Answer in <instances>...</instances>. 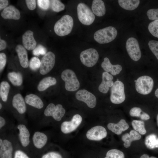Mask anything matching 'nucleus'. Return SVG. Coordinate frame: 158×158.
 <instances>
[{
  "label": "nucleus",
  "instance_id": "nucleus-3",
  "mask_svg": "<svg viewBox=\"0 0 158 158\" xmlns=\"http://www.w3.org/2000/svg\"><path fill=\"white\" fill-rule=\"evenodd\" d=\"M77 12L79 20L83 25H90L95 20V16L92 11L84 3H81L78 4Z\"/></svg>",
  "mask_w": 158,
  "mask_h": 158
},
{
  "label": "nucleus",
  "instance_id": "nucleus-29",
  "mask_svg": "<svg viewBox=\"0 0 158 158\" xmlns=\"http://www.w3.org/2000/svg\"><path fill=\"white\" fill-rule=\"evenodd\" d=\"M145 143L146 147L149 149L158 148V138L154 134H150L146 137Z\"/></svg>",
  "mask_w": 158,
  "mask_h": 158
},
{
  "label": "nucleus",
  "instance_id": "nucleus-25",
  "mask_svg": "<svg viewBox=\"0 0 158 158\" xmlns=\"http://www.w3.org/2000/svg\"><path fill=\"white\" fill-rule=\"evenodd\" d=\"M25 99L26 104L35 108L41 109L44 106L42 100L35 95L30 94L28 95L25 97Z\"/></svg>",
  "mask_w": 158,
  "mask_h": 158
},
{
  "label": "nucleus",
  "instance_id": "nucleus-53",
  "mask_svg": "<svg viewBox=\"0 0 158 158\" xmlns=\"http://www.w3.org/2000/svg\"><path fill=\"white\" fill-rule=\"evenodd\" d=\"M157 125L158 126V114H157Z\"/></svg>",
  "mask_w": 158,
  "mask_h": 158
},
{
  "label": "nucleus",
  "instance_id": "nucleus-6",
  "mask_svg": "<svg viewBox=\"0 0 158 158\" xmlns=\"http://www.w3.org/2000/svg\"><path fill=\"white\" fill-rule=\"evenodd\" d=\"M154 81L150 76L143 75L139 77L136 80L135 89L140 94L147 95L152 91L154 86Z\"/></svg>",
  "mask_w": 158,
  "mask_h": 158
},
{
  "label": "nucleus",
  "instance_id": "nucleus-23",
  "mask_svg": "<svg viewBox=\"0 0 158 158\" xmlns=\"http://www.w3.org/2000/svg\"><path fill=\"white\" fill-rule=\"evenodd\" d=\"M12 104L13 107L20 114L24 113L26 111V107L24 100L22 95L18 93L13 97Z\"/></svg>",
  "mask_w": 158,
  "mask_h": 158
},
{
  "label": "nucleus",
  "instance_id": "nucleus-45",
  "mask_svg": "<svg viewBox=\"0 0 158 158\" xmlns=\"http://www.w3.org/2000/svg\"><path fill=\"white\" fill-rule=\"evenodd\" d=\"M14 158H29V157L23 151L18 150L15 152Z\"/></svg>",
  "mask_w": 158,
  "mask_h": 158
},
{
  "label": "nucleus",
  "instance_id": "nucleus-17",
  "mask_svg": "<svg viewBox=\"0 0 158 158\" xmlns=\"http://www.w3.org/2000/svg\"><path fill=\"white\" fill-rule=\"evenodd\" d=\"M101 67L106 72H110L111 75H115L119 74L122 71L121 66L119 64L113 65L111 64L109 59L107 57L104 59V61L101 63Z\"/></svg>",
  "mask_w": 158,
  "mask_h": 158
},
{
  "label": "nucleus",
  "instance_id": "nucleus-19",
  "mask_svg": "<svg viewBox=\"0 0 158 158\" xmlns=\"http://www.w3.org/2000/svg\"><path fill=\"white\" fill-rule=\"evenodd\" d=\"M16 51L21 66L26 68L29 65V62L27 51L23 46L20 44L17 45L15 47Z\"/></svg>",
  "mask_w": 158,
  "mask_h": 158
},
{
  "label": "nucleus",
  "instance_id": "nucleus-48",
  "mask_svg": "<svg viewBox=\"0 0 158 158\" xmlns=\"http://www.w3.org/2000/svg\"><path fill=\"white\" fill-rule=\"evenodd\" d=\"M6 43L4 40L0 39V51L4 49L6 47Z\"/></svg>",
  "mask_w": 158,
  "mask_h": 158
},
{
  "label": "nucleus",
  "instance_id": "nucleus-50",
  "mask_svg": "<svg viewBox=\"0 0 158 158\" xmlns=\"http://www.w3.org/2000/svg\"><path fill=\"white\" fill-rule=\"evenodd\" d=\"M140 158H157L156 157L153 156L150 157L149 155L146 154H144L142 155Z\"/></svg>",
  "mask_w": 158,
  "mask_h": 158
},
{
  "label": "nucleus",
  "instance_id": "nucleus-52",
  "mask_svg": "<svg viewBox=\"0 0 158 158\" xmlns=\"http://www.w3.org/2000/svg\"><path fill=\"white\" fill-rule=\"evenodd\" d=\"M3 140L1 138L0 139V146H1L2 145L3 142Z\"/></svg>",
  "mask_w": 158,
  "mask_h": 158
},
{
  "label": "nucleus",
  "instance_id": "nucleus-37",
  "mask_svg": "<svg viewBox=\"0 0 158 158\" xmlns=\"http://www.w3.org/2000/svg\"><path fill=\"white\" fill-rule=\"evenodd\" d=\"M148 45L150 50L158 60V41L150 40Z\"/></svg>",
  "mask_w": 158,
  "mask_h": 158
},
{
  "label": "nucleus",
  "instance_id": "nucleus-5",
  "mask_svg": "<svg viewBox=\"0 0 158 158\" xmlns=\"http://www.w3.org/2000/svg\"><path fill=\"white\" fill-rule=\"evenodd\" d=\"M125 98L123 83L120 80L116 81L111 87V102L114 104H120L125 101Z\"/></svg>",
  "mask_w": 158,
  "mask_h": 158
},
{
  "label": "nucleus",
  "instance_id": "nucleus-38",
  "mask_svg": "<svg viewBox=\"0 0 158 158\" xmlns=\"http://www.w3.org/2000/svg\"><path fill=\"white\" fill-rule=\"evenodd\" d=\"M147 15L150 20H158V8L148 10L147 11Z\"/></svg>",
  "mask_w": 158,
  "mask_h": 158
},
{
  "label": "nucleus",
  "instance_id": "nucleus-14",
  "mask_svg": "<svg viewBox=\"0 0 158 158\" xmlns=\"http://www.w3.org/2000/svg\"><path fill=\"white\" fill-rule=\"evenodd\" d=\"M113 77L112 75L107 72H104L102 75V81L98 87L99 91L104 94L107 93L114 83L112 81Z\"/></svg>",
  "mask_w": 158,
  "mask_h": 158
},
{
  "label": "nucleus",
  "instance_id": "nucleus-24",
  "mask_svg": "<svg viewBox=\"0 0 158 158\" xmlns=\"http://www.w3.org/2000/svg\"><path fill=\"white\" fill-rule=\"evenodd\" d=\"M32 140L34 146L36 148L40 149L46 145L48 138L47 135L44 133L36 131L33 134Z\"/></svg>",
  "mask_w": 158,
  "mask_h": 158
},
{
  "label": "nucleus",
  "instance_id": "nucleus-31",
  "mask_svg": "<svg viewBox=\"0 0 158 158\" xmlns=\"http://www.w3.org/2000/svg\"><path fill=\"white\" fill-rule=\"evenodd\" d=\"M10 89V85L6 81H2L0 85V95L2 101H7Z\"/></svg>",
  "mask_w": 158,
  "mask_h": 158
},
{
  "label": "nucleus",
  "instance_id": "nucleus-16",
  "mask_svg": "<svg viewBox=\"0 0 158 158\" xmlns=\"http://www.w3.org/2000/svg\"><path fill=\"white\" fill-rule=\"evenodd\" d=\"M1 15L4 19L19 20L20 17L19 11L13 5H9L4 9Z\"/></svg>",
  "mask_w": 158,
  "mask_h": 158
},
{
  "label": "nucleus",
  "instance_id": "nucleus-18",
  "mask_svg": "<svg viewBox=\"0 0 158 158\" xmlns=\"http://www.w3.org/2000/svg\"><path fill=\"white\" fill-rule=\"evenodd\" d=\"M107 127L109 130L114 133L119 135L121 133L122 131L127 130L129 128V126L125 120L121 119L117 123H108Z\"/></svg>",
  "mask_w": 158,
  "mask_h": 158
},
{
  "label": "nucleus",
  "instance_id": "nucleus-26",
  "mask_svg": "<svg viewBox=\"0 0 158 158\" xmlns=\"http://www.w3.org/2000/svg\"><path fill=\"white\" fill-rule=\"evenodd\" d=\"M91 8L94 14L98 16H102L105 13L106 8L102 0H93Z\"/></svg>",
  "mask_w": 158,
  "mask_h": 158
},
{
  "label": "nucleus",
  "instance_id": "nucleus-49",
  "mask_svg": "<svg viewBox=\"0 0 158 158\" xmlns=\"http://www.w3.org/2000/svg\"><path fill=\"white\" fill-rule=\"evenodd\" d=\"M6 124L5 119L2 116L0 117V129H1Z\"/></svg>",
  "mask_w": 158,
  "mask_h": 158
},
{
  "label": "nucleus",
  "instance_id": "nucleus-51",
  "mask_svg": "<svg viewBox=\"0 0 158 158\" xmlns=\"http://www.w3.org/2000/svg\"><path fill=\"white\" fill-rule=\"evenodd\" d=\"M155 95L158 98V88L155 91Z\"/></svg>",
  "mask_w": 158,
  "mask_h": 158
},
{
  "label": "nucleus",
  "instance_id": "nucleus-41",
  "mask_svg": "<svg viewBox=\"0 0 158 158\" xmlns=\"http://www.w3.org/2000/svg\"><path fill=\"white\" fill-rule=\"evenodd\" d=\"M142 112L141 108L135 107H133L130 109L129 111V114L132 116L140 117Z\"/></svg>",
  "mask_w": 158,
  "mask_h": 158
},
{
  "label": "nucleus",
  "instance_id": "nucleus-12",
  "mask_svg": "<svg viewBox=\"0 0 158 158\" xmlns=\"http://www.w3.org/2000/svg\"><path fill=\"white\" fill-rule=\"evenodd\" d=\"M82 120L81 116L75 114L70 121H65L61 124V127L62 132L67 134L75 130L81 123Z\"/></svg>",
  "mask_w": 158,
  "mask_h": 158
},
{
  "label": "nucleus",
  "instance_id": "nucleus-54",
  "mask_svg": "<svg viewBox=\"0 0 158 158\" xmlns=\"http://www.w3.org/2000/svg\"><path fill=\"white\" fill-rule=\"evenodd\" d=\"M2 105L1 103H0V109H1L2 108Z\"/></svg>",
  "mask_w": 158,
  "mask_h": 158
},
{
  "label": "nucleus",
  "instance_id": "nucleus-13",
  "mask_svg": "<svg viewBox=\"0 0 158 158\" xmlns=\"http://www.w3.org/2000/svg\"><path fill=\"white\" fill-rule=\"evenodd\" d=\"M107 135L105 128L102 126H98L89 130L87 132L86 136L89 140L99 141L105 138Z\"/></svg>",
  "mask_w": 158,
  "mask_h": 158
},
{
  "label": "nucleus",
  "instance_id": "nucleus-2",
  "mask_svg": "<svg viewBox=\"0 0 158 158\" xmlns=\"http://www.w3.org/2000/svg\"><path fill=\"white\" fill-rule=\"evenodd\" d=\"M117 34V30L115 28L109 26L96 31L94 34V38L99 44L107 43L113 40Z\"/></svg>",
  "mask_w": 158,
  "mask_h": 158
},
{
  "label": "nucleus",
  "instance_id": "nucleus-11",
  "mask_svg": "<svg viewBox=\"0 0 158 158\" xmlns=\"http://www.w3.org/2000/svg\"><path fill=\"white\" fill-rule=\"evenodd\" d=\"M76 98L85 103L90 108H93L96 105V98L92 93L85 89L78 91L75 94Z\"/></svg>",
  "mask_w": 158,
  "mask_h": 158
},
{
  "label": "nucleus",
  "instance_id": "nucleus-47",
  "mask_svg": "<svg viewBox=\"0 0 158 158\" xmlns=\"http://www.w3.org/2000/svg\"><path fill=\"white\" fill-rule=\"evenodd\" d=\"M140 117L141 119L144 120H147L150 118V116L147 114L143 111Z\"/></svg>",
  "mask_w": 158,
  "mask_h": 158
},
{
  "label": "nucleus",
  "instance_id": "nucleus-39",
  "mask_svg": "<svg viewBox=\"0 0 158 158\" xmlns=\"http://www.w3.org/2000/svg\"><path fill=\"white\" fill-rule=\"evenodd\" d=\"M46 48L41 45H39L33 50L32 53L35 56H39L40 55H44L46 53Z\"/></svg>",
  "mask_w": 158,
  "mask_h": 158
},
{
  "label": "nucleus",
  "instance_id": "nucleus-1",
  "mask_svg": "<svg viewBox=\"0 0 158 158\" xmlns=\"http://www.w3.org/2000/svg\"><path fill=\"white\" fill-rule=\"evenodd\" d=\"M73 25V20L69 15L63 16L55 23L54 30L55 33L60 36L68 35L71 32Z\"/></svg>",
  "mask_w": 158,
  "mask_h": 158
},
{
  "label": "nucleus",
  "instance_id": "nucleus-46",
  "mask_svg": "<svg viewBox=\"0 0 158 158\" xmlns=\"http://www.w3.org/2000/svg\"><path fill=\"white\" fill-rule=\"evenodd\" d=\"M8 4V1L7 0H0V10H1L7 7Z\"/></svg>",
  "mask_w": 158,
  "mask_h": 158
},
{
  "label": "nucleus",
  "instance_id": "nucleus-22",
  "mask_svg": "<svg viewBox=\"0 0 158 158\" xmlns=\"http://www.w3.org/2000/svg\"><path fill=\"white\" fill-rule=\"evenodd\" d=\"M141 138V135L138 133L135 130H131L129 133H127L123 135L121 139L124 142V147L128 148L130 147L132 142L139 140Z\"/></svg>",
  "mask_w": 158,
  "mask_h": 158
},
{
  "label": "nucleus",
  "instance_id": "nucleus-20",
  "mask_svg": "<svg viewBox=\"0 0 158 158\" xmlns=\"http://www.w3.org/2000/svg\"><path fill=\"white\" fill-rule=\"evenodd\" d=\"M19 131V137L20 143L24 147L27 146L30 143V133L27 128L23 124L17 126Z\"/></svg>",
  "mask_w": 158,
  "mask_h": 158
},
{
  "label": "nucleus",
  "instance_id": "nucleus-33",
  "mask_svg": "<svg viewBox=\"0 0 158 158\" xmlns=\"http://www.w3.org/2000/svg\"><path fill=\"white\" fill-rule=\"evenodd\" d=\"M104 158H124V155L123 152L116 149H111L106 153Z\"/></svg>",
  "mask_w": 158,
  "mask_h": 158
},
{
  "label": "nucleus",
  "instance_id": "nucleus-34",
  "mask_svg": "<svg viewBox=\"0 0 158 158\" xmlns=\"http://www.w3.org/2000/svg\"><path fill=\"white\" fill-rule=\"evenodd\" d=\"M148 29L153 36L158 38V20L150 23L148 26Z\"/></svg>",
  "mask_w": 158,
  "mask_h": 158
},
{
  "label": "nucleus",
  "instance_id": "nucleus-44",
  "mask_svg": "<svg viewBox=\"0 0 158 158\" xmlns=\"http://www.w3.org/2000/svg\"><path fill=\"white\" fill-rule=\"evenodd\" d=\"M28 8L30 10H34L36 7V1L35 0H25Z\"/></svg>",
  "mask_w": 158,
  "mask_h": 158
},
{
  "label": "nucleus",
  "instance_id": "nucleus-8",
  "mask_svg": "<svg viewBox=\"0 0 158 158\" xmlns=\"http://www.w3.org/2000/svg\"><path fill=\"white\" fill-rule=\"evenodd\" d=\"M126 47L128 54L133 60L137 61L140 59L141 52L138 42L136 38L133 37L128 38Z\"/></svg>",
  "mask_w": 158,
  "mask_h": 158
},
{
  "label": "nucleus",
  "instance_id": "nucleus-42",
  "mask_svg": "<svg viewBox=\"0 0 158 158\" xmlns=\"http://www.w3.org/2000/svg\"><path fill=\"white\" fill-rule=\"evenodd\" d=\"M41 158H62L58 153L54 152H48L43 155Z\"/></svg>",
  "mask_w": 158,
  "mask_h": 158
},
{
  "label": "nucleus",
  "instance_id": "nucleus-43",
  "mask_svg": "<svg viewBox=\"0 0 158 158\" xmlns=\"http://www.w3.org/2000/svg\"><path fill=\"white\" fill-rule=\"evenodd\" d=\"M6 62V56L4 53H0V70L2 71L5 66Z\"/></svg>",
  "mask_w": 158,
  "mask_h": 158
},
{
  "label": "nucleus",
  "instance_id": "nucleus-9",
  "mask_svg": "<svg viewBox=\"0 0 158 158\" xmlns=\"http://www.w3.org/2000/svg\"><path fill=\"white\" fill-rule=\"evenodd\" d=\"M55 56L52 52L49 51L47 53L42 59L40 72L42 75L49 72L54 66Z\"/></svg>",
  "mask_w": 158,
  "mask_h": 158
},
{
  "label": "nucleus",
  "instance_id": "nucleus-32",
  "mask_svg": "<svg viewBox=\"0 0 158 158\" xmlns=\"http://www.w3.org/2000/svg\"><path fill=\"white\" fill-rule=\"evenodd\" d=\"M131 124L134 130L140 134L144 135L146 133L144 121L140 120H133Z\"/></svg>",
  "mask_w": 158,
  "mask_h": 158
},
{
  "label": "nucleus",
  "instance_id": "nucleus-27",
  "mask_svg": "<svg viewBox=\"0 0 158 158\" xmlns=\"http://www.w3.org/2000/svg\"><path fill=\"white\" fill-rule=\"evenodd\" d=\"M56 80L54 77L49 76L45 77L39 83L37 88L40 91L45 90L49 87L55 85Z\"/></svg>",
  "mask_w": 158,
  "mask_h": 158
},
{
  "label": "nucleus",
  "instance_id": "nucleus-40",
  "mask_svg": "<svg viewBox=\"0 0 158 158\" xmlns=\"http://www.w3.org/2000/svg\"><path fill=\"white\" fill-rule=\"evenodd\" d=\"M50 1L48 0H38L37 1L38 6L41 9L46 10L47 9L50 5Z\"/></svg>",
  "mask_w": 158,
  "mask_h": 158
},
{
  "label": "nucleus",
  "instance_id": "nucleus-10",
  "mask_svg": "<svg viewBox=\"0 0 158 158\" xmlns=\"http://www.w3.org/2000/svg\"><path fill=\"white\" fill-rule=\"evenodd\" d=\"M65 110L61 104L56 106L53 103L49 104L45 109L44 114L47 116H51L57 121H60L65 113Z\"/></svg>",
  "mask_w": 158,
  "mask_h": 158
},
{
  "label": "nucleus",
  "instance_id": "nucleus-7",
  "mask_svg": "<svg viewBox=\"0 0 158 158\" xmlns=\"http://www.w3.org/2000/svg\"><path fill=\"white\" fill-rule=\"evenodd\" d=\"M99 58L97 51L94 48H89L82 51L80 55L82 63L88 67H92L97 63Z\"/></svg>",
  "mask_w": 158,
  "mask_h": 158
},
{
  "label": "nucleus",
  "instance_id": "nucleus-35",
  "mask_svg": "<svg viewBox=\"0 0 158 158\" xmlns=\"http://www.w3.org/2000/svg\"><path fill=\"white\" fill-rule=\"evenodd\" d=\"M51 2L52 10L56 12H59L64 10L65 8L64 5L60 1L53 0Z\"/></svg>",
  "mask_w": 158,
  "mask_h": 158
},
{
  "label": "nucleus",
  "instance_id": "nucleus-28",
  "mask_svg": "<svg viewBox=\"0 0 158 158\" xmlns=\"http://www.w3.org/2000/svg\"><path fill=\"white\" fill-rule=\"evenodd\" d=\"M119 6L124 9L132 11L138 6L140 1L139 0H119L118 1Z\"/></svg>",
  "mask_w": 158,
  "mask_h": 158
},
{
  "label": "nucleus",
  "instance_id": "nucleus-30",
  "mask_svg": "<svg viewBox=\"0 0 158 158\" xmlns=\"http://www.w3.org/2000/svg\"><path fill=\"white\" fill-rule=\"evenodd\" d=\"M8 78L11 83L14 86H19L22 83V75L19 72H10L8 74Z\"/></svg>",
  "mask_w": 158,
  "mask_h": 158
},
{
  "label": "nucleus",
  "instance_id": "nucleus-4",
  "mask_svg": "<svg viewBox=\"0 0 158 158\" xmlns=\"http://www.w3.org/2000/svg\"><path fill=\"white\" fill-rule=\"evenodd\" d=\"M62 79L65 82L66 89L69 91L77 90L80 87V83L75 72L72 70L66 69L61 74Z\"/></svg>",
  "mask_w": 158,
  "mask_h": 158
},
{
  "label": "nucleus",
  "instance_id": "nucleus-21",
  "mask_svg": "<svg viewBox=\"0 0 158 158\" xmlns=\"http://www.w3.org/2000/svg\"><path fill=\"white\" fill-rule=\"evenodd\" d=\"M13 147L11 142L5 139L0 146V158H12Z\"/></svg>",
  "mask_w": 158,
  "mask_h": 158
},
{
  "label": "nucleus",
  "instance_id": "nucleus-15",
  "mask_svg": "<svg viewBox=\"0 0 158 158\" xmlns=\"http://www.w3.org/2000/svg\"><path fill=\"white\" fill-rule=\"evenodd\" d=\"M33 32L30 30L26 31L22 36V43L25 48L29 50H33L37 42L33 36Z\"/></svg>",
  "mask_w": 158,
  "mask_h": 158
},
{
  "label": "nucleus",
  "instance_id": "nucleus-36",
  "mask_svg": "<svg viewBox=\"0 0 158 158\" xmlns=\"http://www.w3.org/2000/svg\"><path fill=\"white\" fill-rule=\"evenodd\" d=\"M41 61L37 57H32L30 60L29 63V66L31 69L36 71L40 68Z\"/></svg>",
  "mask_w": 158,
  "mask_h": 158
}]
</instances>
